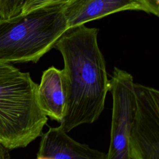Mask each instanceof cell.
Listing matches in <instances>:
<instances>
[{
    "instance_id": "1",
    "label": "cell",
    "mask_w": 159,
    "mask_h": 159,
    "mask_svg": "<svg viewBox=\"0 0 159 159\" xmlns=\"http://www.w3.org/2000/svg\"><path fill=\"white\" fill-rule=\"evenodd\" d=\"M98 32L81 25L68 29L55 45L63 57L68 86L66 109L60 123L66 132L95 122L104 108L110 83Z\"/></svg>"
},
{
    "instance_id": "2",
    "label": "cell",
    "mask_w": 159,
    "mask_h": 159,
    "mask_svg": "<svg viewBox=\"0 0 159 159\" xmlns=\"http://www.w3.org/2000/svg\"><path fill=\"white\" fill-rule=\"evenodd\" d=\"M63 5L0 19V62L37 63L68 29Z\"/></svg>"
},
{
    "instance_id": "3",
    "label": "cell",
    "mask_w": 159,
    "mask_h": 159,
    "mask_svg": "<svg viewBox=\"0 0 159 159\" xmlns=\"http://www.w3.org/2000/svg\"><path fill=\"white\" fill-rule=\"evenodd\" d=\"M37 88L30 74L19 70L0 80V143L8 150L25 147L43 134L48 119Z\"/></svg>"
},
{
    "instance_id": "4",
    "label": "cell",
    "mask_w": 159,
    "mask_h": 159,
    "mask_svg": "<svg viewBox=\"0 0 159 159\" xmlns=\"http://www.w3.org/2000/svg\"><path fill=\"white\" fill-rule=\"evenodd\" d=\"M112 96L111 140L106 159H132L129 139L136 109L134 82L125 70L114 67L109 80Z\"/></svg>"
},
{
    "instance_id": "5",
    "label": "cell",
    "mask_w": 159,
    "mask_h": 159,
    "mask_svg": "<svg viewBox=\"0 0 159 159\" xmlns=\"http://www.w3.org/2000/svg\"><path fill=\"white\" fill-rule=\"evenodd\" d=\"M136 109L129 145L132 159H159V91L134 83Z\"/></svg>"
},
{
    "instance_id": "6",
    "label": "cell",
    "mask_w": 159,
    "mask_h": 159,
    "mask_svg": "<svg viewBox=\"0 0 159 159\" xmlns=\"http://www.w3.org/2000/svg\"><path fill=\"white\" fill-rule=\"evenodd\" d=\"M127 10L150 13L143 0H70L63 5L68 29Z\"/></svg>"
},
{
    "instance_id": "7",
    "label": "cell",
    "mask_w": 159,
    "mask_h": 159,
    "mask_svg": "<svg viewBox=\"0 0 159 159\" xmlns=\"http://www.w3.org/2000/svg\"><path fill=\"white\" fill-rule=\"evenodd\" d=\"M40 137L36 159H106V153L75 140L60 126Z\"/></svg>"
},
{
    "instance_id": "8",
    "label": "cell",
    "mask_w": 159,
    "mask_h": 159,
    "mask_svg": "<svg viewBox=\"0 0 159 159\" xmlns=\"http://www.w3.org/2000/svg\"><path fill=\"white\" fill-rule=\"evenodd\" d=\"M37 96L44 114L60 123L65 114L68 98L67 82L63 69L51 66L43 72Z\"/></svg>"
},
{
    "instance_id": "9",
    "label": "cell",
    "mask_w": 159,
    "mask_h": 159,
    "mask_svg": "<svg viewBox=\"0 0 159 159\" xmlns=\"http://www.w3.org/2000/svg\"><path fill=\"white\" fill-rule=\"evenodd\" d=\"M25 0H0V19H7L20 13Z\"/></svg>"
},
{
    "instance_id": "10",
    "label": "cell",
    "mask_w": 159,
    "mask_h": 159,
    "mask_svg": "<svg viewBox=\"0 0 159 159\" xmlns=\"http://www.w3.org/2000/svg\"><path fill=\"white\" fill-rule=\"evenodd\" d=\"M70 1V0H25L20 13L26 14L34 10L50 6L65 4Z\"/></svg>"
},
{
    "instance_id": "11",
    "label": "cell",
    "mask_w": 159,
    "mask_h": 159,
    "mask_svg": "<svg viewBox=\"0 0 159 159\" xmlns=\"http://www.w3.org/2000/svg\"><path fill=\"white\" fill-rule=\"evenodd\" d=\"M18 70L19 69L9 63L0 62V80L14 73Z\"/></svg>"
},
{
    "instance_id": "12",
    "label": "cell",
    "mask_w": 159,
    "mask_h": 159,
    "mask_svg": "<svg viewBox=\"0 0 159 159\" xmlns=\"http://www.w3.org/2000/svg\"><path fill=\"white\" fill-rule=\"evenodd\" d=\"M147 4L150 14L156 16L159 15V0H143Z\"/></svg>"
},
{
    "instance_id": "13",
    "label": "cell",
    "mask_w": 159,
    "mask_h": 159,
    "mask_svg": "<svg viewBox=\"0 0 159 159\" xmlns=\"http://www.w3.org/2000/svg\"><path fill=\"white\" fill-rule=\"evenodd\" d=\"M0 159H13L11 157L9 150L0 143Z\"/></svg>"
}]
</instances>
